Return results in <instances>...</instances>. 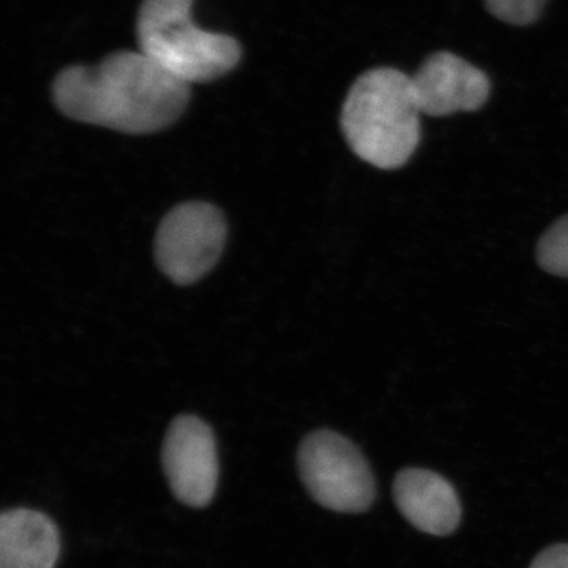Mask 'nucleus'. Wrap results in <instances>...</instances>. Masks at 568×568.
<instances>
[{"mask_svg":"<svg viewBox=\"0 0 568 568\" xmlns=\"http://www.w3.org/2000/svg\"><path fill=\"white\" fill-rule=\"evenodd\" d=\"M67 118L115 132L149 134L173 125L190 100V85L141 51L108 55L99 65H74L52 84Z\"/></svg>","mask_w":568,"mask_h":568,"instance_id":"f257e3e1","label":"nucleus"},{"mask_svg":"<svg viewBox=\"0 0 568 568\" xmlns=\"http://www.w3.org/2000/svg\"><path fill=\"white\" fill-rule=\"evenodd\" d=\"M420 110L410 77L381 67L357 78L343 104L342 132L351 151L372 166H405L420 144Z\"/></svg>","mask_w":568,"mask_h":568,"instance_id":"f03ea898","label":"nucleus"},{"mask_svg":"<svg viewBox=\"0 0 568 568\" xmlns=\"http://www.w3.org/2000/svg\"><path fill=\"white\" fill-rule=\"evenodd\" d=\"M193 0H144L138 14V47L185 84L220 80L237 67L242 47L233 37L194 24Z\"/></svg>","mask_w":568,"mask_h":568,"instance_id":"7ed1b4c3","label":"nucleus"},{"mask_svg":"<svg viewBox=\"0 0 568 568\" xmlns=\"http://www.w3.org/2000/svg\"><path fill=\"white\" fill-rule=\"evenodd\" d=\"M298 474L306 491L320 506L339 514H362L375 503L376 485L362 452L331 429L302 440Z\"/></svg>","mask_w":568,"mask_h":568,"instance_id":"20e7f679","label":"nucleus"},{"mask_svg":"<svg viewBox=\"0 0 568 568\" xmlns=\"http://www.w3.org/2000/svg\"><path fill=\"white\" fill-rule=\"evenodd\" d=\"M224 242L226 223L219 209L207 203L181 204L156 231V263L168 278L186 286L219 263Z\"/></svg>","mask_w":568,"mask_h":568,"instance_id":"39448f33","label":"nucleus"},{"mask_svg":"<svg viewBox=\"0 0 568 568\" xmlns=\"http://www.w3.org/2000/svg\"><path fill=\"white\" fill-rule=\"evenodd\" d=\"M162 462L175 499L207 507L219 485V455L211 426L194 416L174 418L164 437Z\"/></svg>","mask_w":568,"mask_h":568,"instance_id":"423d86ee","label":"nucleus"},{"mask_svg":"<svg viewBox=\"0 0 568 568\" xmlns=\"http://www.w3.org/2000/svg\"><path fill=\"white\" fill-rule=\"evenodd\" d=\"M410 85L418 110L432 118L478 111L491 92L484 71L447 51L428 55L410 77Z\"/></svg>","mask_w":568,"mask_h":568,"instance_id":"0eeeda50","label":"nucleus"},{"mask_svg":"<svg viewBox=\"0 0 568 568\" xmlns=\"http://www.w3.org/2000/svg\"><path fill=\"white\" fill-rule=\"evenodd\" d=\"M394 497L403 517L422 532L444 537L458 528L462 504L446 478L425 469H405L395 478Z\"/></svg>","mask_w":568,"mask_h":568,"instance_id":"6e6552de","label":"nucleus"},{"mask_svg":"<svg viewBox=\"0 0 568 568\" xmlns=\"http://www.w3.org/2000/svg\"><path fill=\"white\" fill-rule=\"evenodd\" d=\"M61 555L58 526L31 508H11L0 517V568H54Z\"/></svg>","mask_w":568,"mask_h":568,"instance_id":"1a4fd4ad","label":"nucleus"},{"mask_svg":"<svg viewBox=\"0 0 568 568\" xmlns=\"http://www.w3.org/2000/svg\"><path fill=\"white\" fill-rule=\"evenodd\" d=\"M536 256L547 274L568 278V215L552 223L541 235Z\"/></svg>","mask_w":568,"mask_h":568,"instance_id":"9d476101","label":"nucleus"},{"mask_svg":"<svg viewBox=\"0 0 568 568\" xmlns=\"http://www.w3.org/2000/svg\"><path fill=\"white\" fill-rule=\"evenodd\" d=\"M547 0H485L489 13L511 26L534 24L544 13Z\"/></svg>","mask_w":568,"mask_h":568,"instance_id":"9b49d317","label":"nucleus"},{"mask_svg":"<svg viewBox=\"0 0 568 568\" xmlns=\"http://www.w3.org/2000/svg\"><path fill=\"white\" fill-rule=\"evenodd\" d=\"M529 568H568V544L545 549L534 559Z\"/></svg>","mask_w":568,"mask_h":568,"instance_id":"f8f14e48","label":"nucleus"}]
</instances>
